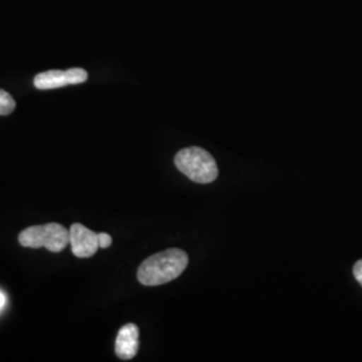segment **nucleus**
Returning a JSON list of instances; mask_svg holds the SVG:
<instances>
[{
    "label": "nucleus",
    "mask_w": 362,
    "mask_h": 362,
    "mask_svg": "<svg viewBox=\"0 0 362 362\" xmlns=\"http://www.w3.org/2000/svg\"><path fill=\"white\" fill-rule=\"evenodd\" d=\"M6 305V296L0 291V310L3 309V306Z\"/></svg>",
    "instance_id": "obj_10"
},
{
    "label": "nucleus",
    "mask_w": 362,
    "mask_h": 362,
    "mask_svg": "<svg viewBox=\"0 0 362 362\" xmlns=\"http://www.w3.org/2000/svg\"><path fill=\"white\" fill-rule=\"evenodd\" d=\"M19 243L23 247H46L52 252H61L70 243V231L58 223L33 226L19 235Z\"/></svg>",
    "instance_id": "obj_3"
},
{
    "label": "nucleus",
    "mask_w": 362,
    "mask_h": 362,
    "mask_svg": "<svg viewBox=\"0 0 362 362\" xmlns=\"http://www.w3.org/2000/svg\"><path fill=\"white\" fill-rule=\"evenodd\" d=\"M353 274H354V278L360 282V285L362 286V260H358L354 267H353Z\"/></svg>",
    "instance_id": "obj_9"
},
{
    "label": "nucleus",
    "mask_w": 362,
    "mask_h": 362,
    "mask_svg": "<svg viewBox=\"0 0 362 362\" xmlns=\"http://www.w3.org/2000/svg\"><path fill=\"white\" fill-rule=\"evenodd\" d=\"M175 164L181 173L199 184H209L219 176L215 158L197 146L181 149L175 157Z\"/></svg>",
    "instance_id": "obj_2"
},
{
    "label": "nucleus",
    "mask_w": 362,
    "mask_h": 362,
    "mask_svg": "<svg viewBox=\"0 0 362 362\" xmlns=\"http://www.w3.org/2000/svg\"><path fill=\"white\" fill-rule=\"evenodd\" d=\"M69 231H70L71 251L78 258H90L100 248L98 233H93L85 226L74 223L69 228Z\"/></svg>",
    "instance_id": "obj_5"
},
{
    "label": "nucleus",
    "mask_w": 362,
    "mask_h": 362,
    "mask_svg": "<svg viewBox=\"0 0 362 362\" xmlns=\"http://www.w3.org/2000/svg\"><path fill=\"white\" fill-rule=\"evenodd\" d=\"M112 245V236L109 233H98V246L100 248H107Z\"/></svg>",
    "instance_id": "obj_8"
},
{
    "label": "nucleus",
    "mask_w": 362,
    "mask_h": 362,
    "mask_svg": "<svg viewBox=\"0 0 362 362\" xmlns=\"http://www.w3.org/2000/svg\"><path fill=\"white\" fill-rule=\"evenodd\" d=\"M139 327L134 324L124 325L116 338V354L121 360H132L139 351Z\"/></svg>",
    "instance_id": "obj_6"
},
{
    "label": "nucleus",
    "mask_w": 362,
    "mask_h": 362,
    "mask_svg": "<svg viewBox=\"0 0 362 362\" xmlns=\"http://www.w3.org/2000/svg\"><path fill=\"white\" fill-rule=\"evenodd\" d=\"M15 110V101L10 93L0 89V116L11 115Z\"/></svg>",
    "instance_id": "obj_7"
},
{
    "label": "nucleus",
    "mask_w": 362,
    "mask_h": 362,
    "mask_svg": "<svg viewBox=\"0 0 362 362\" xmlns=\"http://www.w3.org/2000/svg\"><path fill=\"white\" fill-rule=\"evenodd\" d=\"M188 266V255L180 248H169L145 259L137 278L145 286L165 285L179 278Z\"/></svg>",
    "instance_id": "obj_1"
},
{
    "label": "nucleus",
    "mask_w": 362,
    "mask_h": 362,
    "mask_svg": "<svg viewBox=\"0 0 362 362\" xmlns=\"http://www.w3.org/2000/svg\"><path fill=\"white\" fill-rule=\"evenodd\" d=\"M88 81V71L74 67L69 70H50L40 73L34 78V85L39 90H50V89H58L64 88L67 85H78Z\"/></svg>",
    "instance_id": "obj_4"
}]
</instances>
